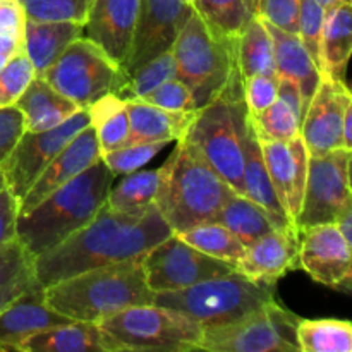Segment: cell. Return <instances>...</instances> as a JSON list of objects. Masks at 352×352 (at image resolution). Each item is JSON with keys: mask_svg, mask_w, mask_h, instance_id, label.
I'll return each mask as SVG.
<instances>
[{"mask_svg": "<svg viewBox=\"0 0 352 352\" xmlns=\"http://www.w3.org/2000/svg\"><path fill=\"white\" fill-rule=\"evenodd\" d=\"M172 234L157 205L141 217L112 212L103 205L91 222L34 258V274L41 287H48L91 268L144 258Z\"/></svg>", "mask_w": 352, "mask_h": 352, "instance_id": "1", "label": "cell"}, {"mask_svg": "<svg viewBox=\"0 0 352 352\" xmlns=\"http://www.w3.org/2000/svg\"><path fill=\"white\" fill-rule=\"evenodd\" d=\"M116 175L100 158L86 170L17 215L16 237L33 258L52 250L91 222L105 205Z\"/></svg>", "mask_w": 352, "mask_h": 352, "instance_id": "2", "label": "cell"}, {"mask_svg": "<svg viewBox=\"0 0 352 352\" xmlns=\"http://www.w3.org/2000/svg\"><path fill=\"white\" fill-rule=\"evenodd\" d=\"M143 258L91 268L45 287V301L72 322L100 323L109 316L138 305L153 302Z\"/></svg>", "mask_w": 352, "mask_h": 352, "instance_id": "3", "label": "cell"}, {"mask_svg": "<svg viewBox=\"0 0 352 352\" xmlns=\"http://www.w3.org/2000/svg\"><path fill=\"white\" fill-rule=\"evenodd\" d=\"M239 192L234 191L191 144L179 140L160 167L155 205L174 234L210 222Z\"/></svg>", "mask_w": 352, "mask_h": 352, "instance_id": "4", "label": "cell"}, {"mask_svg": "<svg viewBox=\"0 0 352 352\" xmlns=\"http://www.w3.org/2000/svg\"><path fill=\"white\" fill-rule=\"evenodd\" d=\"M250 129V112L244 102L243 78L234 67L227 85L206 105L196 110L182 141L219 174L236 192L243 195L244 146Z\"/></svg>", "mask_w": 352, "mask_h": 352, "instance_id": "5", "label": "cell"}, {"mask_svg": "<svg viewBox=\"0 0 352 352\" xmlns=\"http://www.w3.org/2000/svg\"><path fill=\"white\" fill-rule=\"evenodd\" d=\"M275 299V284L258 282L237 270L179 291L155 292V305L175 309L205 329L222 327Z\"/></svg>", "mask_w": 352, "mask_h": 352, "instance_id": "6", "label": "cell"}, {"mask_svg": "<svg viewBox=\"0 0 352 352\" xmlns=\"http://www.w3.org/2000/svg\"><path fill=\"white\" fill-rule=\"evenodd\" d=\"M98 325L122 351H199L203 339L198 322L155 302L131 306Z\"/></svg>", "mask_w": 352, "mask_h": 352, "instance_id": "7", "label": "cell"}, {"mask_svg": "<svg viewBox=\"0 0 352 352\" xmlns=\"http://www.w3.org/2000/svg\"><path fill=\"white\" fill-rule=\"evenodd\" d=\"M232 43L234 40L217 36L196 10L182 26L172 47L177 65L175 78L191 89L196 110L215 98L229 81L236 67Z\"/></svg>", "mask_w": 352, "mask_h": 352, "instance_id": "8", "label": "cell"}, {"mask_svg": "<svg viewBox=\"0 0 352 352\" xmlns=\"http://www.w3.org/2000/svg\"><path fill=\"white\" fill-rule=\"evenodd\" d=\"M41 78L79 109L109 93L120 96L129 81L126 69L86 36L69 43Z\"/></svg>", "mask_w": 352, "mask_h": 352, "instance_id": "9", "label": "cell"}, {"mask_svg": "<svg viewBox=\"0 0 352 352\" xmlns=\"http://www.w3.org/2000/svg\"><path fill=\"white\" fill-rule=\"evenodd\" d=\"M298 323V316L274 299L236 322L203 330L199 351L301 352Z\"/></svg>", "mask_w": 352, "mask_h": 352, "instance_id": "10", "label": "cell"}, {"mask_svg": "<svg viewBox=\"0 0 352 352\" xmlns=\"http://www.w3.org/2000/svg\"><path fill=\"white\" fill-rule=\"evenodd\" d=\"M349 205H352L351 150L337 148L329 153L309 155L296 229L333 223Z\"/></svg>", "mask_w": 352, "mask_h": 352, "instance_id": "11", "label": "cell"}, {"mask_svg": "<svg viewBox=\"0 0 352 352\" xmlns=\"http://www.w3.org/2000/svg\"><path fill=\"white\" fill-rule=\"evenodd\" d=\"M89 126V116L86 109H79L60 126L40 133L24 131L12 153L9 155L2 168L7 188L16 196L17 203L34 184L41 172L60 153L65 144Z\"/></svg>", "mask_w": 352, "mask_h": 352, "instance_id": "12", "label": "cell"}, {"mask_svg": "<svg viewBox=\"0 0 352 352\" xmlns=\"http://www.w3.org/2000/svg\"><path fill=\"white\" fill-rule=\"evenodd\" d=\"M143 268L148 287L153 292L179 291L236 270L234 265L195 250L177 234H172L148 251L143 258Z\"/></svg>", "mask_w": 352, "mask_h": 352, "instance_id": "13", "label": "cell"}, {"mask_svg": "<svg viewBox=\"0 0 352 352\" xmlns=\"http://www.w3.org/2000/svg\"><path fill=\"white\" fill-rule=\"evenodd\" d=\"M192 12L195 7L188 0H140L133 41L124 64L127 74L172 50Z\"/></svg>", "mask_w": 352, "mask_h": 352, "instance_id": "14", "label": "cell"}, {"mask_svg": "<svg viewBox=\"0 0 352 352\" xmlns=\"http://www.w3.org/2000/svg\"><path fill=\"white\" fill-rule=\"evenodd\" d=\"M299 267L318 284L351 294V244L336 223H320L298 230Z\"/></svg>", "mask_w": 352, "mask_h": 352, "instance_id": "15", "label": "cell"}, {"mask_svg": "<svg viewBox=\"0 0 352 352\" xmlns=\"http://www.w3.org/2000/svg\"><path fill=\"white\" fill-rule=\"evenodd\" d=\"M349 103L352 96L346 81L322 74L301 122V138L309 155H323L344 148L342 122Z\"/></svg>", "mask_w": 352, "mask_h": 352, "instance_id": "16", "label": "cell"}, {"mask_svg": "<svg viewBox=\"0 0 352 352\" xmlns=\"http://www.w3.org/2000/svg\"><path fill=\"white\" fill-rule=\"evenodd\" d=\"M275 192L285 210V215L296 229V220L301 212L302 192L308 174L309 153L301 134L289 141H260ZM298 230V229H296Z\"/></svg>", "mask_w": 352, "mask_h": 352, "instance_id": "17", "label": "cell"}, {"mask_svg": "<svg viewBox=\"0 0 352 352\" xmlns=\"http://www.w3.org/2000/svg\"><path fill=\"white\" fill-rule=\"evenodd\" d=\"M140 0H89L85 34L124 67L133 41Z\"/></svg>", "mask_w": 352, "mask_h": 352, "instance_id": "18", "label": "cell"}, {"mask_svg": "<svg viewBox=\"0 0 352 352\" xmlns=\"http://www.w3.org/2000/svg\"><path fill=\"white\" fill-rule=\"evenodd\" d=\"M100 158H102V153H100L95 129L91 126L85 127L78 136H74L65 144L64 150L50 162V165L34 181L30 191L19 199L17 215L30 212L33 206H36L50 192H54L55 189L74 179L76 175L86 170L89 165L98 162Z\"/></svg>", "mask_w": 352, "mask_h": 352, "instance_id": "19", "label": "cell"}, {"mask_svg": "<svg viewBox=\"0 0 352 352\" xmlns=\"http://www.w3.org/2000/svg\"><path fill=\"white\" fill-rule=\"evenodd\" d=\"M299 267V234L294 229H274L246 246L236 270L258 282L277 284Z\"/></svg>", "mask_w": 352, "mask_h": 352, "instance_id": "20", "label": "cell"}, {"mask_svg": "<svg viewBox=\"0 0 352 352\" xmlns=\"http://www.w3.org/2000/svg\"><path fill=\"white\" fill-rule=\"evenodd\" d=\"M69 322L47 305L45 287L34 285L0 309V351H16L26 337Z\"/></svg>", "mask_w": 352, "mask_h": 352, "instance_id": "21", "label": "cell"}, {"mask_svg": "<svg viewBox=\"0 0 352 352\" xmlns=\"http://www.w3.org/2000/svg\"><path fill=\"white\" fill-rule=\"evenodd\" d=\"M19 352H120L119 346L98 323L69 322L26 337Z\"/></svg>", "mask_w": 352, "mask_h": 352, "instance_id": "22", "label": "cell"}, {"mask_svg": "<svg viewBox=\"0 0 352 352\" xmlns=\"http://www.w3.org/2000/svg\"><path fill=\"white\" fill-rule=\"evenodd\" d=\"M129 116V136L124 144L151 143V141H179L186 134L196 116V110L170 112L150 105L141 98H124Z\"/></svg>", "mask_w": 352, "mask_h": 352, "instance_id": "23", "label": "cell"}, {"mask_svg": "<svg viewBox=\"0 0 352 352\" xmlns=\"http://www.w3.org/2000/svg\"><path fill=\"white\" fill-rule=\"evenodd\" d=\"M267 30L274 40V55H275V71L277 78L292 79L299 86L302 96L305 112L315 95L316 88L322 79V72L316 67L313 58L306 52L301 38L294 33H287L284 30L272 26L267 23Z\"/></svg>", "mask_w": 352, "mask_h": 352, "instance_id": "24", "label": "cell"}, {"mask_svg": "<svg viewBox=\"0 0 352 352\" xmlns=\"http://www.w3.org/2000/svg\"><path fill=\"white\" fill-rule=\"evenodd\" d=\"M243 186V195L267 212L275 229H294L291 220L285 215L284 206H282L280 199H278L277 192H275L270 175H268L267 167H265L260 140H258L256 133H254L253 126H251V120L250 129H248L246 146H244Z\"/></svg>", "mask_w": 352, "mask_h": 352, "instance_id": "25", "label": "cell"}, {"mask_svg": "<svg viewBox=\"0 0 352 352\" xmlns=\"http://www.w3.org/2000/svg\"><path fill=\"white\" fill-rule=\"evenodd\" d=\"M14 105L24 117V129L30 133L54 129L69 119L79 107L52 88L41 76H34Z\"/></svg>", "mask_w": 352, "mask_h": 352, "instance_id": "26", "label": "cell"}, {"mask_svg": "<svg viewBox=\"0 0 352 352\" xmlns=\"http://www.w3.org/2000/svg\"><path fill=\"white\" fill-rule=\"evenodd\" d=\"M82 34H85L82 24L26 21L23 52L33 64L36 76H43V72L60 57L67 45Z\"/></svg>", "mask_w": 352, "mask_h": 352, "instance_id": "27", "label": "cell"}, {"mask_svg": "<svg viewBox=\"0 0 352 352\" xmlns=\"http://www.w3.org/2000/svg\"><path fill=\"white\" fill-rule=\"evenodd\" d=\"M352 52V6L339 2L325 9L322 33V74L344 81Z\"/></svg>", "mask_w": 352, "mask_h": 352, "instance_id": "28", "label": "cell"}, {"mask_svg": "<svg viewBox=\"0 0 352 352\" xmlns=\"http://www.w3.org/2000/svg\"><path fill=\"white\" fill-rule=\"evenodd\" d=\"M234 62L241 78L268 74L277 76L275 71L274 40L261 17L254 16L232 43Z\"/></svg>", "mask_w": 352, "mask_h": 352, "instance_id": "29", "label": "cell"}, {"mask_svg": "<svg viewBox=\"0 0 352 352\" xmlns=\"http://www.w3.org/2000/svg\"><path fill=\"white\" fill-rule=\"evenodd\" d=\"M158 181H160V168L136 170L122 175L117 184L112 182L110 186L105 206L124 215H144L155 206Z\"/></svg>", "mask_w": 352, "mask_h": 352, "instance_id": "30", "label": "cell"}, {"mask_svg": "<svg viewBox=\"0 0 352 352\" xmlns=\"http://www.w3.org/2000/svg\"><path fill=\"white\" fill-rule=\"evenodd\" d=\"M86 110L89 116V126L95 129L100 153L124 146L129 136V116L122 96L109 93L86 107Z\"/></svg>", "mask_w": 352, "mask_h": 352, "instance_id": "31", "label": "cell"}, {"mask_svg": "<svg viewBox=\"0 0 352 352\" xmlns=\"http://www.w3.org/2000/svg\"><path fill=\"white\" fill-rule=\"evenodd\" d=\"M212 220L229 229L244 248L275 229L267 212L244 195H234Z\"/></svg>", "mask_w": 352, "mask_h": 352, "instance_id": "32", "label": "cell"}, {"mask_svg": "<svg viewBox=\"0 0 352 352\" xmlns=\"http://www.w3.org/2000/svg\"><path fill=\"white\" fill-rule=\"evenodd\" d=\"M34 258L17 239L0 246V309L28 289L38 285Z\"/></svg>", "mask_w": 352, "mask_h": 352, "instance_id": "33", "label": "cell"}, {"mask_svg": "<svg viewBox=\"0 0 352 352\" xmlns=\"http://www.w3.org/2000/svg\"><path fill=\"white\" fill-rule=\"evenodd\" d=\"M192 7L217 36L230 41L256 16L254 0H195Z\"/></svg>", "mask_w": 352, "mask_h": 352, "instance_id": "34", "label": "cell"}, {"mask_svg": "<svg viewBox=\"0 0 352 352\" xmlns=\"http://www.w3.org/2000/svg\"><path fill=\"white\" fill-rule=\"evenodd\" d=\"M296 333L301 352L352 351V325L347 320L299 318Z\"/></svg>", "mask_w": 352, "mask_h": 352, "instance_id": "35", "label": "cell"}, {"mask_svg": "<svg viewBox=\"0 0 352 352\" xmlns=\"http://www.w3.org/2000/svg\"><path fill=\"white\" fill-rule=\"evenodd\" d=\"M177 236L195 250L217 258V260L227 261V263L234 265V268L246 251L244 244L229 229L213 220L191 227Z\"/></svg>", "mask_w": 352, "mask_h": 352, "instance_id": "36", "label": "cell"}, {"mask_svg": "<svg viewBox=\"0 0 352 352\" xmlns=\"http://www.w3.org/2000/svg\"><path fill=\"white\" fill-rule=\"evenodd\" d=\"M251 126L260 141H289L301 134V120L282 98L250 116Z\"/></svg>", "mask_w": 352, "mask_h": 352, "instance_id": "37", "label": "cell"}, {"mask_svg": "<svg viewBox=\"0 0 352 352\" xmlns=\"http://www.w3.org/2000/svg\"><path fill=\"white\" fill-rule=\"evenodd\" d=\"M26 21L76 23L85 26L89 0H19Z\"/></svg>", "mask_w": 352, "mask_h": 352, "instance_id": "38", "label": "cell"}, {"mask_svg": "<svg viewBox=\"0 0 352 352\" xmlns=\"http://www.w3.org/2000/svg\"><path fill=\"white\" fill-rule=\"evenodd\" d=\"M177 76V65H175L174 52H164L158 57L151 58L146 64L138 67L129 74L126 89L120 96L122 98H141L146 93L153 91L162 82Z\"/></svg>", "mask_w": 352, "mask_h": 352, "instance_id": "39", "label": "cell"}, {"mask_svg": "<svg viewBox=\"0 0 352 352\" xmlns=\"http://www.w3.org/2000/svg\"><path fill=\"white\" fill-rule=\"evenodd\" d=\"M167 144L168 141H151V143L124 144L112 151L102 153V160L110 168L113 175H126L140 170L141 167L153 160Z\"/></svg>", "mask_w": 352, "mask_h": 352, "instance_id": "40", "label": "cell"}, {"mask_svg": "<svg viewBox=\"0 0 352 352\" xmlns=\"http://www.w3.org/2000/svg\"><path fill=\"white\" fill-rule=\"evenodd\" d=\"M325 7L316 0H301L298 17V36L301 38L306 52L322 72V33Z\"/></svg>", "mask_w": 352, "mask_h": 352, "instance_id": "41", "label": "cell"}, {"mask_svg": "<svg viewBox=\"0 0 352 352\" xmlns=\"http://www.w3.org/2000/svg\"><path fill=\"white\" fill-rule=\"evenodd\" d=\"M34 76L33 64L23 50L12 55L0 71V109L14 105Z\"/></svg>", "mask_w": 352, "mask_h": 352, "instance_id": "42", "label": "cell"}, {"mask_svg": "<svg viewBox=\"0 0 352 352\" xmlns=\"http://www.w3.org/2000/svg\"><path fill=\"white\" fill-rule=\"evenodd\" d=\"M141 100L158 109L170 110V112H184V110H196L192 102V93L181 79L172 78L162 82L153 91L141 96Z\"/></svg>", "mask_w": 352, "mask_h": 352, "instance_id": "43", "label": "cell"}, {"mask_svg": "<svg viewBox=\"0 0 352 352\" xmlns=\"http://www.w3.org/2000/svg\"><path fill=\"white\" fill-rule=\"evenodd\" d=\"M299 3L301 0H254V10L272 26L298 34Z\"/></svg>", "mask_w": 352, "mask_h": 352, "instance_id": "44", "label": "cell"}, {"mask_svg": "<svg viewBox=\"0 0 352 352\" xmlns=\"http://www.w3.org/2000/svg\"><path fill=\"white\" fill-rule=\"evenodd\" d=\"M277 76L256 74L243 79L244 102H246L250 116L261 112L277 100Z\"/></svg>", "mask_w": 352, "mask_h": 352, "instance_id": "45", "label": "cell"}, {"mask_svg": "<svg viewBox=\"0 0 352 352\" xmlns=\"http://www.w3.org/2000/svg\"><path fill=\"white\" fill-rule=\"evenodd\" d=\"M24 117L16 105L0 109V167L24 133Z\"/></svg>", "mask_w": 352, "mask_h": 352, "instance_id": "46", "label": "cell"}, {"mask_svg": "<svg viewBox=\"0 0 352 352\" xmlns=\"http://www.w3.org/2000/svg\"><path fill=\"white\" fill-rule=\"evenodd\" d=\"M26 16L19 0H0V34L23 40Z\"/></svg>", "mask_w": 352, "mask_h": 352, "instance_id": "47", "label": "cell"}, {"mask_svg": "<svg viewBox=\"0 0 352 352\" xmlns=\"http://www.w3.org/2000/svg\"><path fill=\"white\" fill-rule=\"evenodd\" d=\"M17 199L9 188L0 191V246L16 237Z\"/></svg>", "mask_w": 352, "mask_h": 352, "instance_id": "48", "label": "cell"}, {"mask_svg": "<svg viewBox=\"0 0 352 352\" xmlns=\"http://www.w3.org/2000/svg\"><path fill=\"white\" fill-rule=\"evenodd\" d=\"M277 96L284 100V102L294 110L296 116H298L299 120L302 122V117H305V105H302V96L301 91H299V86L296 85L292 79L278 78Z\"/></svg>", "mask_w": 352, "mask_h": 352, "instance_id": "49", "label": "cell"}, {"mask_svg": "<svg viewBox=\"0 0 352 352\" xmlns=\"http://www.w3.org/2000/svg\"><path fill=\"white\" fill-rule=\"evenodd\" d=\"M333 223L337 226L339 232L342 234L344 239L352 244V205L346 206Z\"/></svg>", "mask_w": 352, "mask_h": 352, "instance_id": "50", "label": "cell"}, {"mask_svg": "<svg viewBox=\"0 0 352 352\" xmlns=\"http://www.w3.org/2000/svg\"><path fill=\"white\" fill-rule=\"evenodd\" d=\"M316 2H320L323 7H325V9H329V7L336 6V3H339V2H351V0H316Z\"/></svg>", "mask_w": 352, "mask_h": 352, "instance_id": "51", "label": "cell"}, {"mask_svg": "<svg viewBox=\"0 0 352 352\" xmlns=\"http://www.w3.org/2000/svg\"><path fill=\"white\" fill-rule=\"evenodd\" d=\"M9 58H10V55H7V54H3V52H0V71H2V67L7 64V60H9Z\"/></svg>", "mask_w": 352, "mask_h": 352, "instance_id": "52", "label": "cell"}, {"mask_svg": "<svg viewBox=\"0 0 352 352\" xmlns=\"http://www.w3.org/2000/svg\"><path fill=\"white\" fill-rule=\"evenodd\" d=\"M3 188H7V182H6V175H3L2 168H0V191H2Z\"/></svg>", "mask_w": 352, "mask_h": 352, "instance_id": "53", "label": "cell"}]
</instances>
